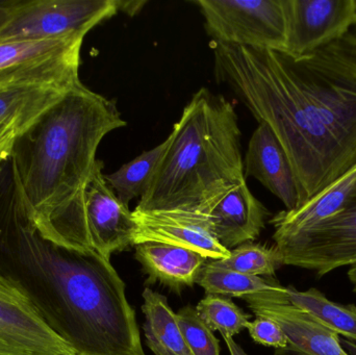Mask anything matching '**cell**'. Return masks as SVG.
Returning <instances> with one entry per match:
<instances>
[{"label":"cell","mask_w":356,"mask_h":355,"mask_svg":"<svg viewBox=\"0 0 356 355\" xmlns=\"http://www.w3.org/2000/svg\"><path fill=\"white\" fill-rule=\"evenodd\" d=\"M222 338L225 341L230 355H247L244 349L234 341V338L229 337V336H222Z\"/></svg>","instance_id":"f546056e"},{"label":"cell","mask_w":356,"mask_h":355,"mask_svg":"<svg viewBox=\"0 0 356 355\" xmlns=\"http://www.w3.org/2000/svg\"><path fill=\"white\" fill-rule=\"evenodd\" d=\"M145 4L146 1H123V0H121L120 12L134 16V15L139 13Z\"/></svg>","instance_id":"83f0119b"},{"label":"cell","mask_w":356,"mask_h":355,"mask_svg":"<svg viewBox=\"0 0 356 355\" xmlns=\"http://www.w3.org/2000/svg\"><path fill=\"white\" fill-rule=\"evenodd\" d=\"M85 37L0 42V89L44 85L72 89L81 83Z\"/></svg>","instance_id":"5b68a950"},{"label":"cell","mask_w":356,"mask_h":355,"mask_svg":"<svg viewBox=\"0 0 356 355\" xmlns=\"http://www.w3.org/2000/svg\"><path fill=\"white\" fill-rule=\"evenodd\" d=\"M286 16L284 52L312 53L349 33L356 23V0H282Z\"/></svg>","instance_id":"30bf717a"},{"label":"cell","mask_w":356,"mask_h":355,"mask_svg":"<svg viewBox=\"0 0 356 355\" xmlns=\"http://www.w3.org/2000/svg\"><path fill=\"white\" fill-rule=\"evenodd\" d=\"M15 142V141H14ZM14 142L13 143L8 144V145L3 146V147L0 148V167L3 164L4 162L10 158V152H12L13 145H14Z\"/></svg>","instance_id":"4dcf8cb0"},{"label":"cell","mask_w":356,"mask_h":355,"mask_svg":"<svg viewBox=\"0 0 356 355\" xmlns=\"http://www.w3.org/2000/svg\"><path fill=\"white\" fill-rule=\"evenodd\" d=\"M98 160L85 192V231L91 251L111 261L112 254L134 246L137 223L129 206L106 183Z\"/></svg>","instance_id":"8fae6325"},{"label":"cell","mask_w":356,"mask_h":355,"mask_svg":"<svg viewBox=\"0 0 356 355\" xmlns=\"http://www.w3.org/2000/svg\"><path fill=\"white\" fill-rule=\"evenodd\" d=\"M213 51L218 83L227 85L284 148L298 206L355 166V33L301 56L218 42Z\"/></svg>","instance_id":"6da1fadb"},{"label":"cell","mask_w":356,"mask_h":355,"mask_svg":"<svg viewBox=\"0 0 356 355\" xmlns=\"http://www.w3.org/2000/svg\"><path fill=\"white\" fill-rule=\"evenodd\" d=\"M26 127L16 120L3 121L0 122V148L13 143L17 135L24 133Z\"/></svg>","instance_id":"4316f807"},{"label":"cell","mask_w":356,"mask_h":355,"mask_svg":"<svg viewBox=\"0 0 356 355\" xmlns=\"http://www.w3.org/2000/svg\"><path fill=\"white\" fill-rule=\"evenodd\" d=\"M196 283L204 289L207 295L228 298H243L245 296L280 292L286 289L274 279H263L261 276L215 268L209 266L207 262L199 272Z\"/></svg>","instance_id":"44dd1931"},{"label":"cell","mask_w":356,"mask_h":355,"mask_svg":"<svg viewBox=\"0 0 356 355\" xmlns=\"http://www.w3.org/2000/svg\"><path fill=\"white\" fill-rule=\"evenodd\" d=\"M284 265L315 271L322 277L356 265V195L338 214L309 229L275 238Z\"/></svg>","instance_id":"ba28073f"},{"label":"cell","mask_w":356,"mask_h":355,"mask_svg":"<svg viewBox=\"0 0 356 355\" xmlns=\"http://www.w3.org/2000/svg\"><path fill=\"white\" fill-rule=\"evenodd\" d=\"M121 0H17L0 27V42L86 37L120 12Z\"/></svg>","instance_id":"8992f818"},{"label":"cell","mask_w":356,"mask_h":355,"mask_svg":"<svg viewBox=\"0 0 356 355\" xmlns=\"http://www.w3.org/2000/svg\"><path fill=\"white\" fill-rule=\"evenodd\" d=\"M243 163L246 179H257L282 200L286 210L298 206V189L292 167L277 138L265 123H259L253 131Z\"/></svg>","instance_id":"5bb4252c"},{"label":"cell","mask_w":356,"mask_h":355,"mask_svg":"<svg viewBox=\"0 0 356 355\" xmlns=\"http://www.w3.org/2000/svg\"><path fill=\"white\" fill-rule=\"evenodd\" d=\"M269 215L245 181L224 196L207 213V218L213 237L224 248L232 250L257 240Z\"/></svg>","instance_id":"9a60e30c"},{"label":"cell","mask_w":356,"mask_h":355,"mask_svg":"<svg viewBox=\"0 0 356 355\" xmlns=\"http://www.w3.org/2000/svg\"><path fill=\"white\" fill-rule=\"evenodd\" d=\"M136 258L147 275V283H162L175 292L196 283L207 258L198 252L168 244L147 243L136 245Z\"/></svg>","instance_id":"2e32d148"},{"label":"cell","mask_w":356,"mask_h":355,"mask_svg":"<svg viewBox=\"0 0 356 355\" xmlns=\"http://www.w3.org/2000/svg\"><path fill=\"white\" fill-rule=\"evenodd\" d=\"M201 320L211 331L221 336L238 335L250 324V315L245 314L232 299L224 296L207 295L196 306Z\"/></svg>","instance_id":"cb8c5ba5"},{"label":"cell","mask_w":356,"mask_h":355,"mask_svg":"<svg viewBox=\"0 0 356 355\" xmlns=\"http://www.w3.org/2000/svg\"><path fill=\"white\" fill-rule=\"evenodd\" d=\"M142 296L147 347L154 355H192L178 324L177 313L169 306L166 296L150 288H145Z\"/></svg>","instance_id":"ac0fdd59"},{"label":"cell","mask_w":356,"mask_h":355,"mask_svg":"<svg viewBox=\"0 0 356 355\" xmlns=\"http://www.w3.org/2000/svg\"><path fill=\"white\" fill-rule=\"evenodd\" d=\"M341 344L349 355H356V344L341 338Z\"/></svg>","instance_id":"1f68e13d"},{"label":"cell","mask_w":356,"mask_h":355,"mask_svg":"<svg viewBox=\"0 0 356 355\" xmlns=\"http://www.w3.org/2000/svg\"><path fill=\"white\" fill-rule=\"evenodd\" d=\"M207 264L253 276H273L284 266V260L276 247L248 242L230 250L227 258L209 260Z\"/></svg>","instance_id":"603a6c76"},{"label":"cell","mask_w":356,"mask_h":355,"mask_svg":"<svg viewBox=\"0 0 356 355\" xmlns=\"http://www.w3.org/2000/svg\"><path fill=\"white\" fill-rule=\"evenodd\" d=\"M115 100L79 83L45 110L10 152L14 195L42 239L91 251L85 231V192L108 133L127 126Z\"/></svg>","instance_id":"7a4b0ae2"},{"label":"cell","mask_w":356,"mask_h":355,"mask_svg":"<svg viewBox=\"0 0 356 355\" xmlns=\"http://www.w3.org/2000/svg\"><path fill=\"white\" fill-rule=\"evenodd\" d=\"M356 195V165L309 201L292 210H282L270 220L273 239L309 229L340 213Z\"/></svg>","instance_id":"e0dca14e"},{"label":"cell","mask_w":356,"mask_h":355,"mask_svg":"<svg viewBox=\"0 0 356 355\" xmlns=\"http://www.w3.org/2000/svg\"><path fill=\"white\" fill-rule=\"evenodd\" d=\"M168 143L167 138L160 145L144 151L131 162L123 165L116 172L104 175L106 183L121 201L129 206L131 200L142 197Z\"/></svg>","instance_id":"7402d4cb"},{"label":"cell","mask_w":356,"mask_h":355,"mask_svg":"<svg viewBox=\"0 0 356 355\" xmlns=\"http://www.w3.org/2000/svg\"><path fill=\"white\" fill-rule=\"evenodd\" d=\"M242 299L255 316L275 321L286 333L288 346L275 350V355H349L341 344L340 336L289 302L286 288Z\"/></svg>","instance_id":"7c38bea8"},{"label":"cell","mask_w":356,"mask_h":355,"mask_svg":"<svg viewBox=\"0 0 356 355\" xmlns=\"http://www.w3.org/2000/svg\"><path fill=\"white\" fill-rule=\"evenodd\" d=\"M348 277L353 286V291L356 292V265L349 269Z\"/></svg>","instance_id":"d6a6232c"},{"label":"cell","mask_w":356,"mask_h":355,"mask_svg":"<svg viewBox=\"0 0 356 355\" xmlns=\"http://www.w3.org/2000/svg\"><path fill=\"white\" fill-rule=\"evenodd\" d=\"M289 302L299 310L311 315L320 324L327 327L343 339L356 343V306L330 302L319 290L312 288L299 292L286 287Z\"/></svg>","instance_id":"d6986e66"},{"label":"cell","mask_w":356,"mask_h":355,"mask_svg":"<svg viewBox=\"0 0 356 355\" xmlns=\"http://www.w3.org/2000/svg\"><path fill=\"white\" fill-rule=\"evenodd\" d=\"M207 33L218 43L282 50L286 16L282 0H196Z\"/></svg>","instance_id":"52a82bcc"},{"label":"cell","mask_w":356,"mask_h":355,"mask_svg":"<svg viewBox=\"0 0 356 355\" xmlns=\"http://www.w3.org/2000/svg\"><path fill=\"white\" fill-rule=\"evenodd\" d=\"M136 210L207 213L246 181L234 106L201 88L184 106Z\"/></svg>","instance_id":"277c9868"},{"label":"cell","mask_w":356,"mask_h":355,"mask_svg":"<svg viewBox=\"0 0 356 355\" xmlns=\"http://www.w3.org/2000/svg\"><path fill=\"white\" fill-rule=\"evenodd\" d=\"M35 306L76 355H146L127 286L95 251L51 246L33 261Z\"/></svg>","instance_id":"3957f363"},{"label":"cell","mask_w":356,"mask_h":355,"mask_svg":"<svg viewBox=\"0 0 356 355\" xmlns=\"http://www.w3.org/2000/svg\"><path fill=\"white\" fill-rule=\"evenodd\" d=\"M68 91L44 85L0 89V122L16 120L29 129Z\"/></svg>","instance_id":"ffe728a7"},{"label":"cell","mask_w":356,"mask_h":355,"mask_svg":"<svg viewBox=\"0 0 356 355\" xmlns=\"http://www.w3.org/2000/svg\"><path fill=\"white\" fill-rule=\"evenodd\" d=\"M355 28H356V23H355ZM355 35H356V33H355Z\"/></svg>","instance_id":"836d02e7"},{"label":"cell","mask_w":356,"mask_h":355,"mask_svg":"<svg viewBox=\"0 0 356 355\" xmlns=\"http://www.w3.org/2000/svg\"><path fill=\"white\" fill-rule=\"evenodd\" d=\"M0 355H76L29 298L1 274Z\"/></svg>","instance_id":"9c48e42d"},{"label":"cell","mask_w":356,"mask_h":355,"mask_svg":"<svg viewBox=\"0 0 356 355\" xmlns=\"http://www.w3.org/2000/svg\"><path fill=\"white\" fill-rule=\"evenodd\" d=\"M137 223L134 246L147 242L179 246L198 252L207 260H224L230 250L211 233L207 216L180 210H134Z\"/></svg>","instance_id":"4fadbf2b"},{"label":"cell","mask_w":356,"mask_h":355,"mask_svg":"<svg viewBox=\"0 0 356 355\" xmlns=\"http://www.w3.org/2000/svg\"><path fill=\"white\" fill-rule=\"evenodd\" d=\"M249 335L255 343L275 350L284 349L288 346L289 340L282 327L269 318L257 317L248 327Z\"/></svg>","instance_id":"484cf974"},{"label":"cell","mask_w":356,"mask_h":355,"mask_svg":"<svg viewBox=\"0 0 356 355\" xmlns=\"http://www.w3.org/2000/svg\"><path fill=\"white\" fill-rule=\"evenodd\" d=\"M178 324L192 355H220L219 340L203 323L196 308L191 306L177 313Z\"/></svg>","instance_id":"d4e9b609"},{"label":"cell","mask_w":356,"mask_h":355,"mask_svg":"<svg viewBox=\"0 0 356 355\" xmlns=\"http://www.w3.org/2000/svg\"><path fill=\"white\" fill-rule=\"evenodd\" d=\"M16 3L17 0H0V27L4 24Z\"/></svg>","instance_id":"f1b7e54d"}]
</instances>
